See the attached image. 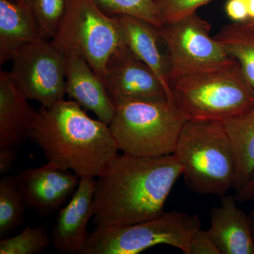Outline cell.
I'll use <instances>...</instances> for the list:
<instances>
[{"mask_svg": "<svg viewBox=\"0 0 254 254\" xmlns=\"http://www.w3.org/2000/svg\"><path fill=\"white\" fill-rule=\"evenodd\" d=\"M181 176V165L174 154L115 155L95 180V225H132L160 216Z\"/></svg>", "mask_w": 254, "mask_h": 254, "instance_id": "cell-1", "label": "cell"}, {"mask_svg": "<svg viewBox=\"0 0 254 254\" xmlns=\"http://www.w3.org/2000/svg\"><path fill=\"white\" fill-rule=\"evenodd\" d=\"M28 138L48 162L80 179L98 177L119 151L109 125L90 118L71 100L42 106Z\"/></svg>", "mask_w": 254, "mask_h": 254, "instance_id": "cell-2", "label": "cell"}, {"mask_svg": "<svg viewBox=\"0 0 254 254\" xmlns=\"http://www.w3.org/2000/svg\"><path fill=\"white\" fill-rule=\"evenodd\" d=\"M174 155L190 190L221 197L235 186L236 160L223 123L187 120Z\"/></svg>", "mask_w": 254, "mask_h": 254, "instance_id": "cell-3", "label": "cell"}, {"mask_svg": "<svg viewBox=\"0 0 254 254\" xmlns=\"http://www.w3.org/2000/svg\"><path fill=\"white\" fill-rule=\"evenodd\" d=\"M109 125L119 150L141 157L174 154L187 121L168 100L128 101L117 105Z\"/></svg>", "mask_w": 254, "mask_h": 254, "instance_id": "cell-4", "label": "cell"}, {"mask_svg": "<svg viewBox=\"0 0 254 254\" xmlns=\"http://www.w3.org/2000/svg\"><path fill=\"white\" fill-rule=\"evenodd\" d=\"M173 103L187 120L224 122L254 105V91L240 65L170 81Z\"/></svg>", "mask_w": 254, "mask_h": 254, "instance_id": "cell-5", "label": "cell"}, {"mask_svg": "<svg viewBox=\"0 0 254 254\" xmlns=\"http://www.w3.org/2000/svg\"><path fill=\"white\" fill-rule=\"evenodd\" d=\"M52 41L66 56L86 60L103 81L110 58L127 47L118 18L106 14L95 0H67L66 13Z\"/></svg>", "mask_w": 254, "mask_h": 254, "instance_id": "cell-6", "label": "cell"}, {"mask_svg": "<svg viewBox=\"0 0 254 254\" xmlns=\"http://www.w3.org/2000/svg\"><path fill=\"white\" fill-rule=\"evenodd\" d=\"M200 228L197 214L177 210L132 225L97 226L82 254H137L161 245L188 254L190 240Z\"/></svg>", "mask_w": 254, "mask_h": 254, "instance_id": "cell-7", "label": "cell"}, {"mask_svg": "<svg viewBox=\"0 0 254 254\" xmlns=\"http://www.w3.org/2000/svg\"><path fill=\"white\" fill-rule=\"evenodd\" d=\"M157 29L169 52L170 82L181 76L227 69L237 64L210 36V23L196 13Z\"/></svg>", "mask_w": 254, "mask_h": 254, "instance_id": "cell-8", "label": "cell"}, {"mask_svg": "<svg viewBox=\"0 0 254 254\" xmlns=\"http://www.w3.org/2000/svg\"><path fill=\"white\" fill-rule=\"evenodd\" d=\"M67 56L52 40L23 47L13 57L11 72L28 100L53 106L64 99Z\"/></svg>", "mask_w": 254, "mask_h": 254, "instance_id": "cell-9", "label": "cell"}, {"mask_svg": "<svg viewBox=\"0 0 254 254\" xmlns=\"http://www.w3.org/2000/svg\"><path fill=\"white\" fill-rule=\"evenodd\" d=\"M103 82L116 105L128 101L168 100L159 78L128 46L110 58Z\"/></svg>", "mask_w": 254, "mask_h": 254, "instance_id": "cell-10", "label": "cell"}, {"mask_svg": "<svg viewBox=\"0 0 254 254\" xmlns=\"http://www.w3.org/2000/svg\"><path fill=\"white\" fill-rule=\"evenodd\" d=\"M26 206L42 215L58 210L76 191L80 178L69 170L48 162L38 168H28L14 177Z\"/></svg>", "mask_w": 254, "mask_h": 254, "instance_id": "cell-11", "label": "cell"}, {"mask_svg": "<svg viewBox=\"0 0 254 254\" xmlns=\"http://www.w3.org/2000/svg\"><path fill=\"white\" fill-rule=\"evenodd\" d=\"M95 187L94 177L80 179L69 202L60 210L53 231V244L60 253L82 254L84 250L89 236L87 226L94 215Z\"/></svg>", "mask_w": 254, "mask_h": 254, "instance_id": "cell-12", "label": "cell"}, {"mask_svg": "<svg viewBox=\"0 0 254 254\" xmlns=\"http://www.w3.org/2000/svg\"><path fill=\"white\" fill-rule=\"evenodd\" d=\"M66 93L83 109L91 111L108 125L113 121L117 106L104 82L86 60L68 55L66 60Z\"/></svg>", "mask_w": 254, "mask_h": 254, "instance_id": "cell-13", "label": "cell"}, {"mask_svg": "<svg viewBox=\"0 0 254 254\" xmlns=\"http://www.w3.org/2000/svg\"><path fill=\"white\" fill-rule=\"evenodd\" d=\"M235 196L224 195L210 210L208 232L221 254H254L250 219L238 208Z\"/></svg>", "mask_w": 254, "mask_h": 254, "instance_id": "cell-14", "label": "cell"}, {"mask_svg": "<svg viewBox=\"0 0 254 254\" xmlns=\"http://www.w3.org/2000/svg\"><path fill=\"white\" fill-rule=\"evenodd\" d=\"M11 72L0 71V148H16L29 137L37 112Z\"/></svg>", "mask_w": 254, "mask_h": 254, "instance_id": "cell-15", "label": "cell"}, {"mask_svg": "<svg viewBox=\"0 0 254 254\" xmlns=\"http://www.w3.org/2000/svg\"><path fill=\"white\" fill-rule=\"evenodd\" d=\"M28 5L16 0H0V64L11 61L23 48L43 40Z\"/></svg>", "mask_w": 254, "mask_h": 254, "instance_id": "cell-16", "label": "cell"}, {"mask_svg": "<svg viewBox=\"0 0 254 254\" xmlns=\"http://www.w3.org/2000/svg\"><path fill=\"white\" fill-rule=\"evenodd\" d=\"M115 16L121 25L127 46L137 59L155 73L165 88L168 100L173 103L169 71L158 46L160 37L157 28L140 18L127 15Z\"/></svg>", "mask_w": 254, "mask_h": 254, "instance_id": "cell-17", "label": "cell"}, {"mask_svg": "<svg viewBox=\"0 0 254 254\" xmlns=\"http://www.w3.org/2000/svg\"><path fill=\"white\" fill-rule=\"evenodd\" d=\"M236 160L234 189L242 190L254 173V105L238 116L224 122Z\"/></svg>", "mask_w": 254, "mask_h": 254, "instance_id": "cell-18", "label": "cell"}, {"mask_svg": "<svg viewBox=\"0 0 254 254\" xmlns=\"http://www.w3.org/2000/svg\"><path fill=\"white\" fill-rule=\"evenodd\" d=\"M214 38L236 60L254 91V21L227 25Z\"/></svg>", "mask_w": 254, "mask_h": 254, "instance_id": "cell-19", "label": "cell"}, {"mask_svg": "<svg viewBox=\"0 0 254 254\" xmlns=\"http://www.w3.org/2000/svg\"><path fill=\"white\" fill-rule=\"evenodd\" d=\"M26 207L14 177H2L0 181V237L21 225Z\"/></svg>", "mask_w": 254, "mask_h": 254, "instance_id": "cell-20", "label": "cell"}, {"mask_svg": "<svg viewBox=\"0 0 254 254\" xmlns=\"http://www.w3.org/2000/svg\"><path fill=\"white\" fill-rule=\"evenodd\" d=\"M67 0H30V9L43 39L53 40L66 13Z\"/></svg>", "mask_w": 254, "mask_h": 254, "instance_id": "cell-21", "label": "cell"}, {"mask_svg": "<svg viewBox=\"0 0 254 254\" xmlns=\"http://www.w3.org/2000/svg\"><path fill=\"white\" fill-rule=\"evenodd\" d=\"M100 9L110 16L127 15L140 18L155 28L163 26L153 0H95Z\"/></svg>", "mask_w": 254, "mask_h": 254, "instance_id": "cell-22", "label": "cell"}, {"mask_svg": "<svg viewBox=\"0 0 254 254\" xmlns=\"http://www.w3.org/2000/svg\"><path fill=\"white\" fill-rule=\"evenodd\" d=\"M50 237L43 226L27 227L16 236L0 241V254H38L46 250Z\"/></svg>", "mask_w": 254, "mask_h": 254, "instance_id": "cell-23", "label": "cell"}, {"mask_svg": "<svg viewBox=\"0 0 254 254\" xmlns=\"http://www.w3.org/2000/svg\"><path fill=\"white\" fill-rule=\"evenodd\" d=\"M212 1L213 0H153L163 25L188 17L200 6Z\"/></svg>", "mask_w": 254, "mask_h": 254, "instance_id": "cell-24", "label": "cell"}, {"mask_svg": "<svg viewBox=\"0 0 254 254\" xmlns=\"http://www.w3.org/2000/svg\"><path fill=\"white\" fill-rule=\"evenodd\" d=\"M188 254H221L208 230L199 229L190 240Z\"/></svg>", "mask_w": 254, "mask_h": 254, "instance_id": "cell-25", "label": "cell"}, {"mask_svg": "<svg viewBox=\"0 0 254 254\" xmlns=\"http://www.w3.org/2000/svg\"><path fill=\"white\" fill-rule=\"evenodd\" d=\"M227 16L237 23L250 20L245 0H229L225 6Z\"/></svg>", "mask_w": 254, "mask_h": 254, "instance_id": "cell-26", "label": "cell"}, {"mask_svg": "<svg viewBox=\"0 0 254 254\" xmlns=\"http://www.w3.org/2000/svg\"><path fill=\"white\" fill-rule=\"evenodd\" d=\"M16 148L4 147L0 148V174L9 173L16 161Z\"/></svg>", "mask_w": 254, "mask_h": 254, "instance_id": "cell-27", "label": "cell"}, {"mask_svg": "<svg viewBox=\"0 0 254 254\" xmlns=\"http://www.w3.org/2000/svg\"><path fill=\"white\" fill-rule=\"evenodd\" d=\"M235 198L240 203H246L254 200V173L245 187L237 192Z\"/></svg>", "mask_w": 254, "mask_h": 254, "instance_id": "cell-28", "label": "cell"}, {"mask_svg": "<svg viewBox=\"0 0 254 254\" xmlns=\"http://www.w3.org/2000/svg\"><path fill=\"white\" fill-rule=\"evenodd\" d=\"M250 20L254 21V0H245Z\"/></svg>", "mask_w": 254, "mask_h": 254, "instance_id": "cell-29", "label": "cell"}, {"mask_svg": "<svg viewBox=\"0 0 254 254\" xmlns=\"http://www.w3.org/2000/svg\"><path fill=\"white\" fill-rule=\"evenodd\" d=\"M249 216H250L251 227H252V234H253L254 239V208L250 212Z\"/></svg>", "mask_w": 254, "mask_h": 254, "instance_id": "cell-30", "label": "cell"}, {"mask_svg": "<svg viewBox=\"0 0 254 254\" xmlns=\"http://www.w3.org/2000/svg\"><path fill=\"white\" fill-rule=\"evenodd\" d=\"M16 1H17L20 3H22V4L28 5V6L30 0H16Z\"/></svg>", "mask_w": 254, "mask_h": 254, "instance_id": "cell-31", "label": "cell"}, {"mask_svg": "<svg viewBox=\"0 0 254 254\" xmlns=\"http://www.w3.org/2000/svg\"><path fill=\"white\" fill-rule=\"evenodd\" d=\"M252 21H253V20H252Z\"/></svg>", "mask_w": 254, "mask_h": 254, "instance_id": "cell-32", "label": "cell"}]
</instances>
